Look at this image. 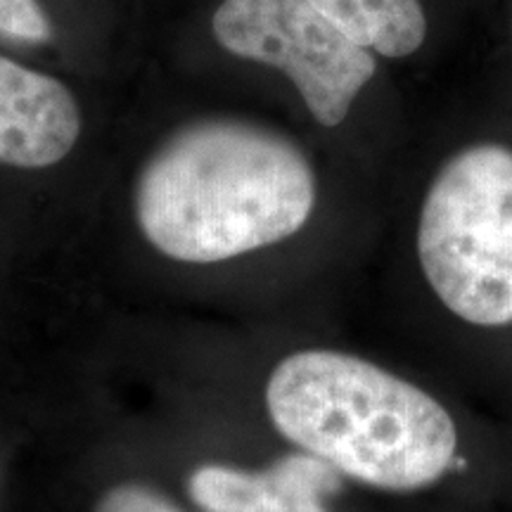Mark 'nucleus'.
Instances as JSON below:
<instances>
[{"mask_svg": "<svg viewBox=\"0 0 512 512\" xmlns=\"http://www.w3.org/2000/svg\"><path fill=\"white\" fill-rule=\"evenodd\" d=\"M342 482L323 460L294 451L259 470L200 465L188 477V496L202 512H330L325 501Z\"/></svg>", "mask_w": 512, "mask_h": 512, "instance_id": "39448f33", "label": "nucleus"}, {"mask_svg": "<svg viewBox=\"0 0 512 512\" xmlns=\"http://www.w3.org/2000/svg\"><path fill=\"white\" fill-rule=\"evenodd\" d=\"M418 264L439 304L479 330L512 328V150L479 143L441 166L422 200Z\"/></svg>", "mask_w": 512, "mask_h": 512, "instance_id": "7ed1b4c3", "label": "nucleus"}, {"mask_svg": "<svg viewBox=\"0 0 512 512\" xmlns=\"http://www.w3.org/2000/svg\"><path fill=\"white\" fill-rule=\"evenodd\" d=\"M211 29L228 53L290 76L320 126L342 124L377 72L375 55L309 0H223Z\"/></svg>", "mask_w": 512, "mask_h": 512, "instance_id": "20e7f679", "label": "nucleus"}, {"mask_svg": "<svg viewBox=\"0 0 512 512\" xmlns=\"http://www.w3.org/2000/svg\"><path fill=\"white\" fill-rule=\"evenodd\" d=\"M0 34L43 43L53 36V29L36 0H0Z\"/></svg>", "mask_w": 512, "mask_h": 512, "instance_id": "1a4fd4ad", "label": "nucleus"}, {"mask_svg": "<svg viewBox=\"0 0 512 512\" xmlns=\"http://www.w3.org/2000/svg\"><path fill=\"white\" fill-rule=\"evenodd\" d=\"M320 15L373 55L408 57L427 38L420 0H309Z\"/></svg>", "mask_w": 512, "mask_h": 512, "instance_id": "0eeeda50", "label": "nucleus"}, {"mask_svg": "<svg viewBox=\"0 0 512 512\" xmlns=\"http://www.w3.org/2000/svg\"><path fill=\"white\" fill-rule=\"evenodd\" d=\"M316 200V174L302 147L242 119L178 128L136 183L140 230L183 264H219L278 245L309 223Z\"/></svg>", "mask_w": 512, "mask_h": 512, "instance_id": "f257e3e1", "label": "nucleus"}, {"mask_svg": "<svg viewBox=\"0 0 512 512\" xmlns=\"http://www.w3.org/2000/svg\"><path fill=\"white\" fill-rule=\"evenodd\" d=\"M79 133V105L64 83L0 57V164H57L74 150Z\"/></svg>", "mask_w": 512, "mask_h": 512, "instance_id": "423d86ee", "label": "nucleus"}, {"mask_svg": "<svg viewBox=\"0 0 512 512\" xmlns=\"http://www.w3.org/2000/svg\"><path fill=\"white\" fill-rule=\"evenodd\" d=\"M93 512H185L152 486L124 482L105 491Z\"/></svg>", "mask_w": 512, "mask_h": 512, "instance_id": "6e6552de", "label": "nucleus"}, {"mask_svg": "<svg viewBox=\"0 0 512 512\" xmlns=\"http://www.w3.org/2000/svg\"><path fill=\"white\" fill-rule=\"evenodd\" d=\"M264 401L273 427L297 451L377 494H425L463 460L451 408L368 356L328 347L294 351L271 370Z\"/></svg>", "mask_w": 512, "mask_h": 512, "instance_id": "f03ea898", "label": "nucleus"}]
</instances>
